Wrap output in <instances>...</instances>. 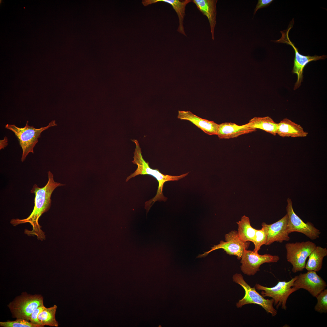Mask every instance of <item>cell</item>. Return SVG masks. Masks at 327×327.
I'll return each mask as SVG.
<instances>
[{
	"label": "cell",
	"mask_w": 327,
	"mask_h": 327,
	"mask_svg": "<svg viewBox=\"0 0 327 327\" xmlns=\"http://www.w3.org/2000/svg\"><path fill=\"white\" fill-rule=\"evenodd\" d=\"M177 118L190 121L208 135H217L219 124L213 121L200 118L188 111H179Z\"/></svg>",
	"instance_id": "5bb4252c"
},
{
	"label": "cell",
	"mask_w": 327,
	"mask_h": 327,
	"mask_svg": "<svg viewBox=\"0 0 327 327\" xmlns=\"http://www.w3.org/2000/svg\"><path fill=\"white\" fill-rule=\"evenodd\" d=\"M316 246L314 243L309 241L286 244V259L292 266V272L303 271L305 267L307 258Z\"/></svg>",
	"instance_id": "52a82bcc"
},
{
	"label": "cell",
	"mask_w": 327,
	"mask_h": 327,
	"mask_svg": "<svg viewBox=\"0 0 327 327\" xmlns=\"http://www.w3.org/2000/svg\"><path fill=\"white\" fill-rule=\"evenodd\" d=\"M256 130L248 127L246 124L239 125L234 123L225 122L219 124L217 135L220 139H229Z\"/></svg>",
	"instance_id": "9a60e30c"
},
{
	"label": "cell",
	"mask_w": 327,
	"mask_h": 327,
	"mask_svg": "<svg viewBox=\"0 0 327 327\" xmlns=\"http://www.w3.org/2000/svg\"><path fill=\"white\" fill-rule=\"evenodd\" d=\"M43 306V297L41 295H32L24 292L15 297L8 306L13 318H22L29 321L31 315L34 310Z\"/></svg>",
	"instance_id": "5b68a950"
},
{
	"label": "cell",
	"mask_w": 327,
	"mask_h": 327,
	"mask_svg": "<svg viewBox=\"0 0 327 327\" xmlns=\"http://www.w3.org/2000/svg\"><path fill=\"white\" fill-rule=\"evenodd\" d=\"M8 144V138L6 137H4L3 140L0 141V149H4Z\"/></svg>",
	"instance_id": "83f0119b"
},
{
	"label": "cell",
	"mask_w": 327,
	"mask_h": 327,
	"mask_svg": "<svg viewBox=\"0 0 327 327\" xmlns=\"http://www.w3.org/2000/svg\"><path fill=\"white\" fill-rule=\"evenodd\" d=\"M28 122L27 121L26 125L22 128L18 127L15 124H7L5 126L6 128L14 133L18 139L22 150L21 159L22 162L25 160L29 153H34V148L38 142L41 133L51 127L57 125L55 121L54 120L50 122L48 126L38 129L34 128L33 126L28 125Z\"/></svg>",
	"instance_id": "3957f363"
},
{
	"label": "cell",
	"mask_w": 327,
	"mask_h": 327,
	"mask_svg": "<svg viewBox=\"0 0 327 327\" xmlns=\"http://www.w3.org/2000/svg\"><path fill=\"white\" fill-rule=\"evenodd\" d=\"M276 134L283 137H304L308 134L300 125L287 118L283 119L277 123Z\"/></svg>",
	"instance_id": "2e32d148"
},
{
	"label": "cell",
	"mask_w": 327,
	"mask_h": 327,
	"mask_svg": "<svg viewBox=\"0 0 327 327\" xmlns=\"http://www.w3.org/2000/svg\"><path fill=\"white\" fill-rule=\"evenodd\" d=\"M0 326L3 327H39L22 318H17L14 321L0 322Z\"/></svg>",
	"instance_id": "d4e9b609"
},
{
	"label": "cell",
	"mask_w": 327,
	"mask_h": 327,
	"mask_svg": "<svg viewBox=\"0 0 327 327\" xmlns=\"http://www.w3.org/2000/svg\"><path fill=\"white\" fill-rule=\"evenodd\" d=\"M288 216L287 213L278 221L270 224L265 222L262 223V227L267 235L266 245L271 244L275 242L282 243L288 241L290 238L288 231Z\"/></svg>",
	"instance_id": "4fadbf2b"
},
{
	"label": "cell",
	"mask_w": 327,
	"mask_h": 327,
	"mask_svg": "<svg viewBox=\"0 0 327 327\" xmlns=\"http://www.w3.org/2000/svg\"><path fill=\"white\" fill-rule=\"evenodd\" d=\"M297 277V276H296L288 282L279 281L275 286L272 287H265L258 283L256 284L255 287L257 290L261 291V294L263 297L272 298L274 300L273 304L277 309L281 306L282 309L286 310L289 297L298 290L293 287L294 282Z\"/></svg>",
	"instance_id": "8992f818"
},
{
	"label": "cell",
	"mask_w": 327,
	"mask_h": 327,
	"mask_svg": "<svg viewBox=\"0 0 327 327\" xmlns=\"http://www.w3.org/2000/svg\"><path fill=\"white\" fill-rule=\"evenodd\" d=\"M327 286L326 282L313 271H308L306 273L297 276L294 281L293 287L298 289H304L307 290L313 296L315 297L325 289Z\"/></svg>",
	"instance_id": "7c38bea8"
},
{
	"label": "cell",
	"mask_w": 327,
	"mask_h": 327,
	"mask_svg": "<svg viewBox=\"0 0 327 327\" xmlns=\"http://www.w3.org/2000/svg\"><path fill=\"white\" fill-rule=\"evenodd\" d=\"M273 1V0H258L254 9V15L259 9L268 6Z\"/></svg>",
	"instance_id": "4316f807"
},
{
	"label": "cell",
	"mask_w": 327,
	"mask_h": 327,
	"mask_svg": "<svg viewBox=\"0 0 327 327\" xmlns=\"http://www.w3.org/2000/svg\"><path fill=\"white\" fill-rule=\"evenodd\" d=\"M280 258L277 255L269 254L261 255L253 250L245 249L240 259V269L245 274L253 276L260 270L259 268L265 263L277 262Z\"/></svg>",
	"instance_id": "ba28073f"
},
{
	"label": "cell",
	"mask_w": 327,
	"mask_h": 327,
	"mask_svg": "<svg viewBox=\"0 0 327 327\" xmlns=\"http://www.w3.org/2000/svg\"><path fill=\"white\" fill-rule=\"evenodd\" d=\"M45 307L44 305L38 307L34 310L31 315L30 320L31 323L33 324L38 325L39 327L44 326L39 321L38 316L40 312Z\"/></svg>",
	"instance_id": "484cf974"
},
{
	"label": "cell",
	"mask_w": 327,
	"mask_h": 327,
	"mask_svg": "<svg viewBox=\"0 0 327 327\" xmlns=\"http://www.w3.org/2000/svg\"><path fill=\"white\" fill-rule=\"evenodd\" d=\"M48 181L43 187H39L35 184L30 192L35 194L34 206L31 214L27 218L23 219H12L10 223L14 226L19 224L29 223L32 226V230H25V233L29 236H36L37 238L41 241L45 239V233L41 229L38 223V220L41 216L50 209L51 205V195L57 187L65 185L64 184L55 182L52 173L48 172Z\"/></svg>",
	"instance_id": "6da1fadb"
},
{
	"label": "cell",
	"mask_w": 327,
	"mask_h": 327,
	"mask_svg": "<svg viewBox=\"0 0 327 327\" xmlns=\"http://www.w3.org/2000/svg\"><path fill=\"white\" fill-rule=\"evenodd\" d=\"M225 238V242L220 241V243L214 245L210 250L199 255L197 258L204 257L213 251L222 249L227 254L236 256L238 259L240 260L244 250L248 248L249 242L242 241L238 236L237 231L235 230H232L226 234Z\"/></svg>",
	"instance_id": "9c48e42d"
},
{
	"label": "cell",
	"mask_w": 327,
	"mask_h": 327,
	"mask_svg": "<svg viewBox=\"0 0 327 327\" xmlns=\"http://www.w3.org/2000/svg\"><path fill=\"white\" fill-rule=\"evenodd\" d=\"M327 255V249L316 246L309 256L305 268L308 271L318 272L322 269L324 258Z\"/></svg>",
	"instance_id": "d6986e66"
},
{
	"label": "cell",
	"mask_w": 327,
	"mask_h": 327,
	"mask_svg": "<svg viewBox=\"0 0 327 327\" xmlns=\"http://www.w3.org/2000/svg\"><path fill=\"white\" fill-rule=\"evenodd\" d=\"M289 33V31L282 32V33L281 37L277 41L278 43H286L291 45L295 51V57L292 72L296 74L297 77V80L295 83L294 88V90H295L301 85L303 78V69L306 65L312 61L325 59L327 58V56L325 55L321 56H304L300 54L298 51V49L289 39L288 35Z\"/></svg>",
	"instance_id": "30bf717a"
},
{
	"label": "cell",
	"mask_w": 327,
	"mask_h": 327,
	"mask_svg": "<svg viewBox=\"0 0 327 327\" xmlns=\"http://www.w3.org/2000/svg\"><path fill=\"white\" fill-rule=\"evenodd\" d=\"M267 235L264 228L262 227L260 230H256L253 242L255 246L253 251L256 253H258L261 246L265 245Z\"/></svg>",
	"instance_id": "cb8c5ba5"
},
{
	"label": "cell",
	"mask_w": 327,
	"mask_h": 327,
	"mask_svg": "<svg viewBox=\"0 0 327 327\" xmlns=\"http://www.w3.org/2000/svg\"><path fill=\"white\" fill-rule=\"evenodd\" d=\"M238 225V234L239 239L243 242L253 243L256 229L251 225L249 218L245 215L237 222Z\"/></svg>",
	"instance_id": "44dd1931"
},
{
	"label": "cell",
	"mask_w": 327,
	"mask_h": 327,
	"mask_svg": "<svg viewBox=\"0 0 327 327\" xmlns=\"http://www.w3.org/2000/svg\"><path fill=\"white\" fill-rule=\"evenodd\" d=\"M286 207L288 216V231L289 234L298 232L305 235L309 239L314 240L319 237L321 232L311 223H305L294 212L292 202L289 198L287 200Z\"/></svg>",
	"instance_id": "8fae6325"
},
{
	"label": "cell",
	"mask_w": 327,
	"mask_h": 327,
	"mask_svg": "<svg viewBox=\"0 0 327 327\" xmlns=\"http://www.w3.org/2000/svg\"><path fill=\"white\" fill-rule=\"evenodd\" d=\"M198 9L207 18L210 26L212 38L214 40V30L216 24L217 0H193Z\"/></svg>",
	"instance_id": "e0dca14e"
},
{
	"label": "cell",
	"mask_w": 327,
	"mask_h": 327,
	"mask_svg": "<svg viewBox=\"0 0 327 327\" xmlns=\"http://www.w3.org/2000/svg\"><path fill=\"white\" fill-rule=\"evenodd\" d=\"M159 2H166L172 5L178 17L179 25L177 31L187 36L183 26V21L185 15V11L186 6L188 3L192 2V0H144L142 1V3L144 6H147L149 5Z\"/></svg>",
	"instance_id": "ac0fdd59"
},
{
	"label": "cell",
	"mask_w": 327,
	"mask_h": 327,
	"mask_svg": "<svg viewBox=\"0 0 327 327\" xmlns=\"http://www.w3.org/2000/svg\"><path fill=\"white\" fill-rule=\"evenodd\" d=\"M233 281L240 285L244 289L245 294L244 297L236 303L238 308L248 304H257L263 308L268 313L273 316L277 314V311L273 306L274 300L266 299L256 290L255 287L252 288L244 280L241 273H236L233 275Z\"/></svg>",
	"instance_id": "277c9868"
},
{
	"label": "cell",
	"mask_w": 327,
	"mask_h": 327,
	"mask_svg": "<svg viewBox=\"0 0 327 327\" xmlns=\"http://www.w3.org/2000/svg\"><path fill=\"white\" fill-rule=\"evenodd\" d=\"M246 124L249 127L260 129L274 136L277 134V123L269 116L254 117Z\"/></svg>",
	"instance_id": "ffe728a7"
},
{
	"label": "cell",
	"mask_w": 327,
	"mask_h": 327,
	"mask_svg": "<svg viewBox=\"0 0 327 327\" xmlns=\"http://www.w3.org/2000/svg\"><path fill=\"white\" fill-rule=\"evenodd\" d=\"M135 144L136 147L134 153V160L132 162L137 165V168L135 171L127 178L126 181L127 182L131 178L139 175H149L155 177L158 182V187L157 193L155 196L145 203V208L147 213L153 204L157 201H165L167 198L163 195V188L164 183L170 181H177L184 177L189 172L180 176H171L164 174L161 173L158 169H154L149 166V163L144 159L138 141L137 140H132Z\"/></svg>",
	"instance_id": "7a4b0ae2"
},
{
	"label": "cell",
	"mask_w": 327,
	"mask_h": 327,
	"mask_svg": "<svg viewBox=\"0 0 327 327\" xmlns=\"http://www.w3.org/2000/svg\"><path fill=\"white\" fill-rule=\"evenodd\" d=\"M315 297L317 302L315 306V310L321 313L327 312V289H325Z\"/></svg>",
	"instance_id": "603a6c76"
},
{
	"label": "cell",
	"mask_w": 327,
	"mask_h": 327,
	"mask_svg": "<svg viewBox=\"0 0 327 327\" xmlns=\"http://www.w3.org/2000/svg\"><path fill=\"white\" fill-rule=\"evenodd\" d=\"M57 307L54 305L50 308L45 307L39 313L38 319L43 325L58 327V323L55 319V314Z\"/></svg>",
	"instance_id": "7402d4cb"
}]
</instances>
